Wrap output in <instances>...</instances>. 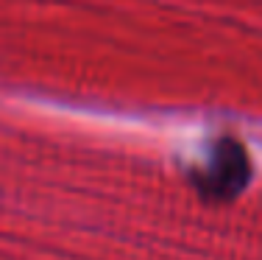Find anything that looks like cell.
<instances>
[{"mask_svg": "<svg viewBox=\"0 0 262 260\" xmlns=\"http://www.w3.org/2000/svg\"><path fill=\"white\" fill-rule=\"evenodd\" d=\"M251 179L248 154L237 140L223 137L212 146L209 157L190 173V182L207 202H232Z\"/></svg>", "mask_w": 262, "mask_h": 260, "instance_id": "cell-1", "label": "cell"}]
</instances>
